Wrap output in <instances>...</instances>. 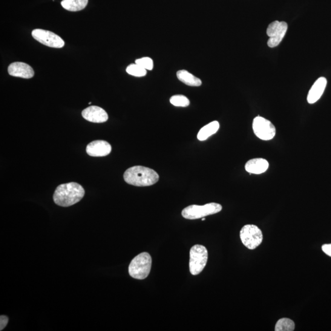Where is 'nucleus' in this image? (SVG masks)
Returning a JSON list of instances; mask_svg holds the SVG:
<instances>
[{
	"label": "nucleus",
	"mask_w": 331,
	"mask_h": 331,
	"mask_svg": "<svg viewBox=\"0 0 331 331\" xmlns=\"http://www.w3.org/2000/svg\"><path fill=\"white\" fill-rule=\"evenodd\" d=\"M85 195V190L76 182L60 185L53 196L54 203L59 206L70 207L79 203Z\"/></svg>",
	"instance_id": "nucleus-1"
},
{
	"label": "nucleus",
	"mask_w": 331,
	"mask_h": 331,
	"mask_svg": "<svg viewBox=\"0 0 331 331\" xmlns=\"http://www.w3.org/2000/svg\"><path fill=\"white\" fill-rule=\"evenodd\" d=\"M123 178L129 185L149 186L157 183L160 177L154 169L142 166H134L126 170Z\"/></svg>",
	"instance_id": "nucleus-2"
},
{
	"label": "nucleus",
	"mask_w": 331,
	"mask_h": 331,
	"mask_svg": "<svg viewBox=\"0 0 331 331\" xmlns=\"http://www.w3.org/2000/svg\"><path fill=\"white\" fill-rule=\"evenodd\" d=\"M151 267V256L148 253L143 252L131 261L128 267L129 274L137 280H144L148 277Z\"/></svg>",
	"instance_id": "nucleus-3"
},
{
	"label": "nucleus",
	"mask_w": 331,
	"mask_h": 331,
	"mask_svg": "<svg viewBox=\"0 0 331 331\" xmlns=\"http://www.w3.org/2000/svg\"><path fill=\"white\" fill-rule=\"evenodd\" d=\"M222 206L221 204L211 203L204 206L191 205L186 207L182 212L183 218L188 220H197L206 216L214 215L221 212Z\"/></svg>",
	"instance_id": "nucleus-4"
},
{
	"label": "nucleus",
	"mask_w": 331,
	"mask_h": 331,
	"mask_svg": "<svg viewBox=\"0 0 331 331\" xmlns=\"http://www.w3.org/2000/svg\"><path fill=\"white\" fill-rule=\"evenodd\" d=\"M208 260V252L205 247L195 245L190 252V271L193 275H197L203 271Z\"/></svg>",
	"instance_id": "nucleus-5"
},
{
	"label": "nucleus",
	"mask_w": 331,
	"mask_h": 331,
	"mask_svg": "<svg viewBox=\"0 0 331 331\" xmlns=\"http://www.w3.org/2000/svg\"><path fill=\"white\" fill-rule=\"evenodd\" d=\"M240 238L244 246L250 250H255L263 242V235L261 230L254 224H246L241 229Z\"/></svg>",
	"instance_id": "nucleus-6"
},
{
	"label": "nucleus",
	"mask_w": 331,
	"mask_h": 331,
	"mask_svg": "<svg viewBox=\"0 0 331 331\" xmlns=\"http://www.w3.org/2000/svg\"><path fill=\"white\" fill-rule=\"evenodd\" d=\"M252 128L256 136L261 140H272L275 136V126L270 121L264 117H255L253 121Z\"/></svg>",
	"instance_id": "nucleus-7"
},
{
	"label": "nucleus",
	"mask_w": 331,
	"mask_h": 331,
	"mask_svg": "<svg viewBox=\"0 0 331 331\" xmlns=\"http://www.w3.org/2000/svg\"><path fill=\"white\" fill-rule=\"evenodd\" d=\"M288 24L286 22L274 21L267 28V35L269 37L267 45L270 48L277 47L286 36Z\"/></svg>",
	"instance_id": "nucleus-8"
},
{
	"label": "nucleus",
	"mask_w": 331,
	"mask_h": 331,
	"mask_svg": "<svg viewBox=\"0 0 331 331\" xmlns=\"http://www.w3.org/2000/svg\"><path fill=\"white\" fill-rule=\"evenodd\" d=\"M31 34L37 41L48 47L59 49L62 48L65 45V41L62 37L52 31L35 29L33 30Z\"/></svg>",
	"instance_id": "nucleus-9"
},
{
	"label": "nucleus",
	"mask_w": 331,
	"mask_h": 331,
	"mask_svg": "<svg viewBox=\"0 0 331 331\" xmlns=\"http://www.w3.org/2000/svg\"><path fill=\"white\" fill-rule=\"evenodd\" d=\"M112 147L107 141L103 140H94L89 143L86 148V152L91 157H105L110 154Z\"/></svg>",
	"instance_id": "nucleus-10"
},
{
	"label": "nucleus",
	"mask_w": 331,
	"mask_h": 331,
	"mask_svg": "<svg viewBox=\"0 0 331 331\" xmlns=\"http://www.w3.org/2000/svg\"><path fill=\"white\" fill-rule=\"evenodd\" d=\"M83 119L92 123H101L108 120V114L105 110L97 106H91L82 112Z\"/></svg>",
	"instance_id": "nucleus-11"
},
{
	"label": "nucleus",
	"mask_w": 331,
	"mask_h": 331,
	"mask_svg": "<svg viewBox=\"0 0 331 331\" xmlns=\"http://www.w3.org/2000/svg\"><path fill=\"white\" fill-rule=\"evenodd\" d=\"M8 71L11 76L24 79L32 78L34 74L33 68L27 63L23 62L11 63L9 66Z\"/></svg>",
	"instance_id": "nucleus-12"
},
{
	"label": "nucleus",
	"mask_w": 331,
	"mask_h": 331,
	"mask_svg": "<svg viewBox=\"0 0 331 331\" xmlns=\"http://www.w3.org/2000/svg\"><path fill=\"white\" fill-rule=\"evenodd\" d=\"M327 85V80L324 77H319L313 83L307 96V102L309 104H314L320 99L324 93Z\"/></svg>",
	"instance_id": "nucleus-13"
},
{
	"label": "nucleus",
	"mask_w": 331,
	"mask_h": 331,
	"mask_svg": "<svg viewBox=\"0 0 331 331\" xmlns=\"http://www.w3.org/2000/svg\"><path fill=\"white\" fill-rule=\"evenodd\" d=\"M269 166V162L264 158H258L250 160L246 164L245 169L250 174H261L266 172Z\"/></svg>",
	"instance_id": "nucleus-14"
},
{
	"label": "nucleus",
	"mask_w": 331,
	"mask_h": 331,
	"mask_svg": "<svg viewBox=\"0 0 331 331\" xmlns=\"http://www.w3.org/2000/svg\"><path fill=\"white\" fill-rule=\"evenodd\" d=\"M219 128V122L217 121H213L200 129L198 134V139L200 141L207 140L212 135L215 134Z\"/></svg>",
	"instance_id": "nucleus-15"
},
{
	"label": "nucleus",
	"mask_w": 331,
	"mask_h": 331,
	"mask_svg": "<svg viewBox=\"0 0 331 331\" xmlns=\"http://www.w3.org/2000/svg\"><path fill=\"white\" fill-rule=\"evenodd\" d=\"M177 77L180 81L185 83V85L192 86V87H199L202 84L201 79L186 70L177 71Z\"/></svg>",
	"instance_id": "nucleus-16"
},
{
	"label": "nucleus",
	"mask_w": 331,
	"mask_h": 331,
	"mask_svg": "<svg viewBox=\"0 0 331 331\" xmlns=\"http://www.w3.org/2000/svg\"><path fill=\"white\" fill-rule=\"evenodd\" d=\"M88 0H63L61 5L65 10L76 12L83 10L88 4Z\"/></svg>",
	"instance_id": "nucleus-17"
},
{
	"label": "nucleus",
	"mask_w": 331,
	"mask_h": 331,
	"mask_svg": "<svg viewBox=\"0 0 331 331\" xmlns=\"http://www.w3.org/2000/svg\"><path fill=\"white\" fill-rule=\"evenodd\" d=\"M295 329L294 321L289 318H281L276 323L275 331H293Z\"/></svg>",
	"instance_id": "nucleus-18"
},
{
	"label": "nucleus",
	"mask_w": 331,
	"mask_h": 331,
	"mask_svg": "<svg viewBox=\"0 0 331 331\" xmlns=\"http://www.w3.org/2000/svg\"><path fill=\"white\" fill-rule=\"evenodd\" d=\"M127 73L135 77H144L147 74V70L139 65H129L126 70Z\"/></svg>",
	"instance_id": "nucleus-19"
},
{
	"label": "nucleus",
	"mask_w": 331,
	"mask_h": 331,
	"mask_svg": "<svg viewBox=\"0 0 331 331\" xmlns=\"http://www.w3.org/2000/svg\"><path fill=\"white\" fill-rule=\"evenodd\" d=\"M170 103L176 107L182 108L187 107L191 104L190 100L185 96L181 94L172 96L170 99Z\"/></svg>",
	"instance_id": "nucleus-20"
},
{
	"label": "nucleus",
	"mask_w": 331,
	"mask_h": 331,
	"mask_svg": "<svg viewBox=\"0 0 331 331\" xmlns=\"http://www.w3.org/2000/svg\"><path fill=\"white\" fill-rule=\"evenodd\" d=\"M135 62H136V64L146 69V70L151 71L153 70L154 62L149 57H143L142 59H137Z\"/></svg>",
	"instance_id": "nucleus-21"
},
{
	"label": "nucleus",
	"mask_w": 331,
	"mask_h": 331,
	"mask_svg": "<svg viewBox=\"0 0 331 331\" xmlns=\"http://www.w3.org/2000/svg\"><path fill=\"white\" fill-rule=\"evenodd\" d=\"M9 318L7 316L1 315L0 316V330H3L7 326Z\"/></svg>",
	"instance_id": "nucleus-22"
},
{
	"label": "nucleus",
	"mask_w": 331,
	"mask_h": 331,
	"mask_svg": "<svg viewBox=\"0 0 331 331\" xmlns=\"http://www.w3.org/2000/svg\"><path fill=\"white\" fill-rule=\"evenodd\" d=\"M322 250L324 253L329 257H331V244H324L322 246Z\"/></svg>",
	"instance_id": "nucleus-23"
},
{
	"label": "nucleus",
	"mask_w": 331,
	"mask_h": 331,
	"mask_svg": "<svg viewBox=\"0 0 331 331\" xmlns=\"http://www.w3.org/2000/svg\"><path fill=\"white\" fill-rule=\"evenodd\" d=\"M203 221L205 220V218H203L202 219Z\"/></svg>",
	"instance_id": "nucleus-24"
},
{
	"label": "nucleus",
	"mask_w": 331,
	"mask_h": 331,
	"mask_svg": "<svg viewBox=\"0 0 331 331\" xmlns=\"http://www.w3.org/2000/svg\"><path fill=\"white\" fill-rule=\"evenodd\" d=\"M88 104H89V105H91V102H90V103H89Z\"/></svg>",
	"instance_id": "nucleus-25"
}]
</instances>
